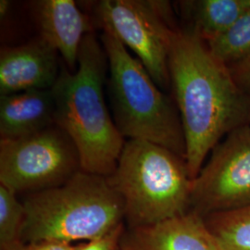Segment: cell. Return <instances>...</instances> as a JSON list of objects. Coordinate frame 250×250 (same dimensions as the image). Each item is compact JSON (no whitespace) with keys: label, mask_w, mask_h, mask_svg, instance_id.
Segmentation results:
<instances>
[{"label":"cell","mask_w":250,"mask_h":250,"mask_svg":"<svg viewBox=\"0 0 250 250\" xmlns=\"http://www.w3.org/2000/svg\"><path fill=\"white\" fill-rule=\"evenodd\" d=\"M106 52L107 82L113 120L129 139L161 146L186 160V139L177 110L142 62L107 32L100 36Z\"/></svg>","instance_id":"5"},{"label":"cell","mask_w":250,"mask_h":250,"mask_svg":"<svg viewBox=\"0 0 250 250\" xmlns=\"http://www.w3.org/2000/svg\"></svg>","instance_id":"21"},{"label":"cell","mask_w":250,"mask_h":250,"mask_svg":"<svg viewBox=\"0 0 250 250\" xmlns=\"http://www.w3.org/2000/svg\"></svg>","instance_id":"22"},{"label":"cell","mask_w":250,"mask_h":250,"mask_svg":"<svg viewBox=\"0 0 250 250\" xmlns=\"http://www.w3.org/2000/svg\"><path fill=\"white\" fill-rule=\"evenodd\" d=\"M229 69L233 79L242 89L250 90V57L241 62L229 67Z\"/></svg>","instance_id":"18"},{"label":"cell","mask_w":250,"mask_h":250,"mask_svg":"<svg viewBox=\"0 0 250 250\" xmlns=\"http://www.w3.org/2000/svg\"><path fill=\"white\" fill-rule=\"evenodd\" d=\"M107 179L124 200L129 228L158 224L190 211L193 180L186 160L159 145L125 141L116 169Z\"/></svg>","instance_id":"4"},{"label":"cell","mask_w":250,"mask_h":250,"mask_svg":"<svg viewBox=\"0 0 250 250\" xmlns=\"http://www.w3.org/2000/svg\"><path fill=\"white\" fill-rule=\"evenodd\" d=\"M16 250H74V246L64 242L39 241L22 244Z\"/></svg>","instance_id":"19"},{"label":"cell","mask_w":250,"mask_h":250,"mask_svg":"<svg viewBox=\"0 0 250 250\" xmlns=\"http://www.w3.org/2000/svg\"><path fill=\"white\" fill-rule=\"evenodd\" d=\"M24 217V206L17 194L0 185V250H16L22 245Z\"/></svg>","instance_id":"16"},{"label":"cell","mask_w":250,"mask_h":250,"mask_svg":"<svg viewBox=\"0 0 250 250\" xmlns=\"http://www.w3.org/2000/svg\"><path fill=\"white\" fill-rule=\"evenodd\" d=\"M31 8L39 36L59 52L71 72H75L83 39L94 27L91 18L72 0H37Z\"/></svg>","instance_id":"11"},{"label":"cell","mask_w":250,"mask_h":250,"mask_svg":"<svg viewBox=\"0 0 250 250\" xmlns=\"http://www.w3.org/2000/svg\"><path fill=\"white\" fill-rule=\"evenodd\" d=\"M59 52L40 36L0 52V96L30 90H50L62 65Z\"/></svg>","instance_id":"9"},{"label":"cell","mask_w":250,"mask_h":250,"mask_svg":"<svg viewBox=\"0 0 250 250\" xmlns=\"http://www.w3.org/2000/svg\"><path fill=\"white\" fill-rule=\"evenodd\" d=\"M181 7L191 19L190 31L208 43L250 12V0L184 1Z\"/></svg>","instance_id":"13"},{"label":"cell","mask_w":250,"mask_h":250,"mask_svg":"<svg viewBox=\"0 0 250 250\" xmlns=\"http://www.w3.org/2000/svg\"><path fill=\"white\" fill-rule=\"evenodd\" d=\"M216 60L228 67L250 57V12L239 19L223 35L206 43Z\"/></svg>","instance_id":"15"},{"label":"cell","mask_w":250,"mask_h":250,"mask_svg":"<svg viewBox=\"0 0 250 250\" xmlns=\"http://www.w3.org/2000/svg\"><path fill=\"white\" fill-rule=\"evenodd\" d=\"M81 170L79 153L57 125L15 139H0V185L33 194L67 183Z\"/></svg>","instance_id":"7"},{"label":"cell","mask_w":250,"mask_h":250,"mask_svg":"<svg viewBox=\"0 0 250 250\" xmlns=\"http://www.w3.org/2000/svg\"><path fill=\"white\" fill-rule=\"evenodd\" d=\"M170 4L154 0H101L94 5L95 22L130 48L158 86L170 85L169 56L177 29Z\"/></svg>","instance_id":"6"},{"label":"cell","mask_w":250,"mask_h":250,"mask_svg":"<svg viewBox=\"0 0 250 250\" xmlns=\"http://www.w3.org/2000/svg\"><path fill=\"white\" fill-rule=\"evenodd\" d=\"M121 250H220L204 217L188 211L158 224L125 228Z\"/></svg>","instance_id":"10"},{"label":"cell","mask_w":250,"mask_h":250,"mask_svg":"<svg viewBox=\"0 0 250 250\" xmlns=\"http://www.w3.org/2000/svg\"><path fill=\"white\" fill-rule=\"evenodd\" d=\"M169 72L185 134L186 162L194 180L224 134L249 125L250 96L190 30H177Z\"/></svg>","instance_id":"1"},{"label":"cell","mask_w":250,"mask_h":250,"mask_svg":"<svg viewBox=\"0 0 250 250\" xmlns=\"http://www.w3.org/2000/svg\"><path fill=\"white\" fill-rule=\"evenodd\" d=\"M250 206V125L241 126L218 144L193 180L190 210L207 215Z\"/></svg>","instance_id":"8"},{"label":"cell","mask_w":250,"mask_h":250,"mask_svg":"<svg viewBox=\"0 0 250 250\" xmlns=\"http://www.w3.org/2000/svg\"><path fill=\"white\" fill-rule=\"evenodd\" d=\"M206 224L220 250H250V206L207 215Z\"/></svg>","instance_id":"14"},{"label":"cell","mask_w":250,"mask_h":250,"mask_svg":"<svg viewBox=\"0 0 250 250\" xmlns=\"http://www.w3.org/2000/svg\"><path fill=\"white\" fill-rule=\"evenodd\" d=\"M55 125L50 90H30L0 96V139L36 134Z\"/></svg>","instance_id":"12"},{"label":"cell","mask_w":250,"mask_h":250,"mask_svg":"<svg viewBox=\"0 0 250 250\" xmlns=\"http://www.w3.org/2000/svg\"><path fill=\"white\" fill-rule=\"evenodd\" d=\"M125 224L112 231L89 241L81 242L74 246V250H120V242L125 232Z\"/></svg>","instance_id":"17"},{"label":"cell","mask_w":250,"mask_h":250,"mask_svg":"<svg viewBox=\"0 0 250 250\" xmlns=\"http://www.w3.org/2000/svg\"><path fill=\"white\" fill-rule=\"evenodd\" d=\"M107 70L104 47L90 33L83 39L76 71L62 65L51 89L55 125L75 145L81 170L103 177L114 172L125 144L105 101Z\"/></svg>","instance_id":"2"},{"label":"cell","mask_w":250,"mask_h":250,"mask_svg":"<svg viewBox=\"0 0 250 250\" xmlns=\"http://www.w3.org/2000/svg\"><path fill=\"white\" fill-rule=\"evenodd\" d=\"M11 7V2L8 0H1L0 1V17L3 20L9 12Z\"/></svg>","instance_id":"20"},{"label":"cell","mask_w":250,"mask_h":250,"mask_svg":"<svg viewBox=\"0 0 250 250\" xmlns=\"http://www.w3.org/2000/svg\"><path fill=\"white\" fill-rule=\"evenodd\" d=\"M22 244L85 242L125 224V203L107 177L80 170L62 186L26 195Z\"/></svg>","instance_id":"3"}]
</instances>
